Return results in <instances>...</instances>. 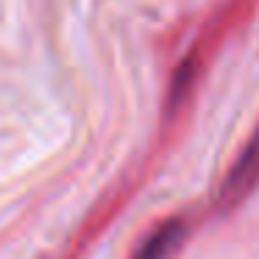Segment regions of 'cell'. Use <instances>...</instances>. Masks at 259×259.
Segmentation results:
<instances>
[{
	"label": "cell",
	"instance_id": "cell-1",
	"mask_svg": "<svg viewBox=\"0 0 259 259\" xmlns=\"http://www.w3.org/2000/svg\"><path fill=\"white\" fill-rule=\"evenodd\" d=\"M256 179H259V137H256V142L242 153V159L237 162V167L231 170L229 181H226V190H223V198L226 201L242 198L253 187Z\"/></svg>",
	"mask_w": 259,
	"mask_h": 259
},
{
	"label": "cell",
	"instance_id": "cell-2",
	"mask_svg": "<svg viewBox=\"0 0 259 259\" xmlns=\"http://www.w3.org/2000/svg\"><path fill=\"white\" fill-rule=\"evenodd\" d=\"M181 234H184V223L181 220H170L159 231H153L145 242L140 245V251L134 253V259H164L176 245H179Z\"/></svg>",
	"mask_w": 259,
	"mask_h": 259
}]
</instances>
